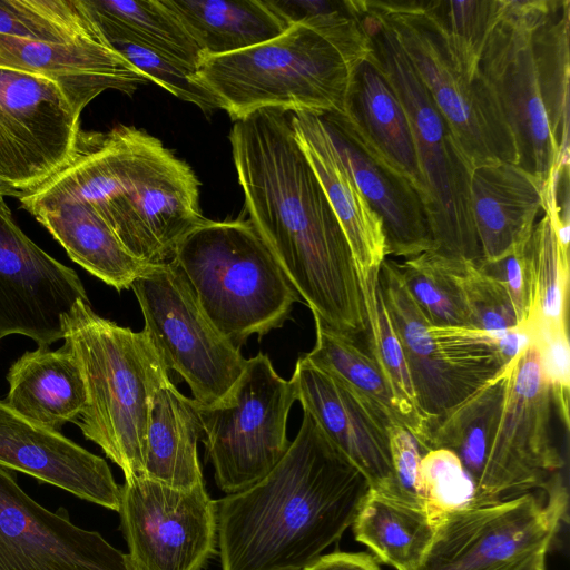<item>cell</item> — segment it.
Listing matches in <instances>:
<instances>
[{"mask_svg": "<svg viewBox=\"0 0 570 570\" xmlns=\"http://www.w3.org/2000/svg\"><path fill=\"white\" fill-rule=\"evenodd\" d=\"M351 71L328 40L297 22L254 47L204 57L196 77L236 121L261 109L343 112Z\"/></svg>", "mask_w": 570, "mask_h": 570, "instance_id": "7", "label": "cell"}, {"mask_svg": "<svg viewBox=\"0 0 570 570\" xmlns=\"http://www.w3.org/2000/svg\"><path fill=\"white\" fill-rule=\"evenodd\" d=\"M508 0H422L423 12L440 30L450 56L469 79L480 76V61Z\"/></svg>", "mask_w": 570, "mask_h": 570, "instance_id": "36", "label": "cell"}, {"mask_svg": "<svg viewBox=\"0 0 570 570\" xmlns=\"http://www.w3.org/2000/svg\"><path fill=\"white\" fill-rule=\"evenodd\" d=\"M314 322L315 346L304 357L346 382L391 424H401L392 392L370 354L361 350L352 335L327 326L317 316Z\"/></svg>", "mask_w": 570, "mask_h": 570, "instance_id": "37", "label": "cell"}, {"mask_svg": "<svg viewBox=\"0 0 570 570\" xmlns=\"http://www.w3.org/2000/svg\"><path fill=\"white\" fill-rule=\"evenodd\" d=\"M453 258L430 250L396 262L410 295L431 325L470 327L453 275Z\"/></svg>", "mask_w": 570, "mask_h": 570, "instance_id": "38", "label": "cell"}, {"mask_svg": "<svg viewBox=\"0 0 570 570\" xmlns=\"http://www.w3.org/2000/svg\"><path fill=\"white\" fill-rule=\"evenodd\" d=\"M547 551H537L514 559L494 570H546Z\"/></svg>", "mask_w": 570, "mask_h": 570, "instance_id": "47", "label": "cell"}, {"mask_svg": "<svg viewBox=\"0 0 570 570\" xmlns=\"http://www.w3.org/2000/svg\"><path fill=\"white\" fill-rule=\"evenodd\" d=\"M317 116L356 186L381 219L387 255L409 258L435 250L428 214L416 189L371 153L342 112Z\"/></svg>", "mask_w": 570, "mask_h": 570, "instance_id": "21", "label": "cell"}, {"mask_svg": "<svg viewBox=\"0 0 570 570\" xmlns=\"http://www.w3.org/2000/svg\"><path fill=\"white\" fill-rule=\"evenodd\" d=\"M234 165L249 220L314 316L354 335L365 304L348 240L291 122L261 109L234 121Z\"/></svg>", "mask_w": 570, "mask_h": 570, "instance_id": "1", "label": "cell"}, {"mask_svg": "<svg viewBox=\"0 0 570 570\" xmlns=\"http://www.w3.org/2000/svg\"><path fill=\"white\" fill-rule=\"evenodd\" d=\"M276 466L216 501L222 570H302L352 527L371 484L303 411Z\"/></svg>", "mask_w": 570, "mask_h": 570, "instance_id": "2", "label": "cell"}, {"mask_svg": "<svg viewBox=\"0 0 570 570\" xmlns=\"http://www.w3.org/2000/svg\"><path fill=\"white\" fill-rule=\"evenodd\" d=\"M120 490L121 531L135 570H203L217 550V507L204 483L178 489L141 476Z\"/></svg>", "mask_w": 570, "mask_h": 570, "instance_id": "16", "label": "cell"}, {"mask_svg": "<svg viewBox=\"0 0 570 570\" xmlns=\"http://www.w3.org/2000/svg\"><path fill=\"white\" fill-rule=\"evenodd\" d=\"M32 216L75 263L117 291L129 288L147 267L124 247L87 200H62L35 212Z\"/></svg>", "mask_w": 570, "mask_h": 570, "instance_id": "27", "label": "cell"}, {"mask_svg": "<svg viewBox=\"0 0 570 570\" xmlns=\"http://www.w3.org/2000/svg\"><path fill=\"white\" fill-rule=\"evenodd\" d=\"M567 512L568 491L560 476L547 490L443 513L416 570H494L548 551Z\"/></svg>", "mask_w": 570, "mask_h": 570, "instance_id": "13", "label": "cell"}, {"mask_svg": "<svg viewBox=\"0 0 570 570\" xmlns=\"http://www.w3.org/2000/svg\"><path fill=\"white\" fill-rule=\"evenodd\" d=\"M366 312L368 354L386 381L401 422L430 451L432 424L420 411L406 360L389 318L379 285V272L360 278Z\"/></svg>", "mask_w": 570, "mask_h": 570, "instance_id": "33", "label": "cell"}, {"mask_svg": "<svg viewBox=\"0 0 570 570\" xmlns=\"http://www.w3.org/2000/svg\"><path fill=\"white\" fill-rule=\"evenodd\" d=\"M514 358L433 422L430 450L452 451L474 487L480 481L499 425Z\"/></svg>", "mask_w": 570, "mask_h": 570, "instance_id": "31", "label": "cell"}, {"mask_svg": "<svg viewBox=\"0 0 570 570\" xmlns=\"http://www.w3.org/2000/svg\"><path fill=\"white\" fill-rule=\"evenodd\" d=\"M296 401L293 383L281 377L269 357L258 353L229 393L214 405H199L204 444L219 489L228 494L264 479L291 442L286 424Z\"/></svg>", "mask_w": 570, "mask_h": 570, "instance_id": "11", "label": "cell"}, {"mask_svg": "<svg viewBox=\"0 0 570 570\" xmlns=\"http://www.w3.org/2000/svg\"><path fill=\"white\" fill-rule=\"evenodd\" d=\"M453 275L471 328L498 333L520 326L504 287L479 265L453 258Z\"/></svg>", "mask_w": 570, "mask_h": 570, "instance_id": "40", "label": "cell"}, {"mask_svg": "<svg viewBox=\"0 0 570 570\" xmlns=\"http://www.w3.org/2000/svg\"><path fill=\"white\" fill-rule=\"evenodd\" d=\"M470 197L481 261L485 262L524 247L547 203L542 183L505 161L473 168Z\"/></svg>", "mask_w": 570, "mask_h": 570, "instance_id": "23", "label": "cell"}, {"mask_svg": "<svg viewBox=\"0 0 570 570\" xmlns=\"http://www.w3.org/2000/svg\"><path fill=\"white\" fill-rule=\"evenodd\" d=\"M379 285L406 360L420 411L433 426L442 413L508 363L500 354L494 333L431 325L405 287L396 261H383Z\"/></svg>", "mask_w": 570, "mask_h": 570, "instance_id": "10", "label": "cell"}, {"mask_svg": "<svg viewBox=\"0 0 570 570\" xmlns=\"http://www.w3.org/2000/svg\"><path fill=\"white\" fill-rule=\"evenodd\" d=\"M342 114L371 153L406 179L424 204L425 188L406 114L372 57L352 69Z\"/></svg>", "mask_w": 570, "mask_h": 570, "instance_id": "25", "label": "cell"}, {"mask_svg": "<svg viewBox=\"0 0 570 570\" xmlns=\"http://www.w3.org/2000/svg\"><path fill=\"white\" fill-rule=\"evenodd\" d=\"M357 4L371 40V57L396 94L411 127L434 252L479 264L482 254L470 197L472 169L394 36L362 0Z\"/></svg>", "mask_w": 570, "mask_h": 570, "instance_id": "8", "label": "cell"}, {"mask_svg": "<svg viewBox=\"0 0 570 570\" xmlns=\"http://www.w3.org/2000/svg\"><path fill=\"white\" fill-rule=\"evenodd\" d=\"M291 382L303 411L366 476L371 489L390 494L394 471L387 419L342 379L304 356L297 360Z\"/></svg>", "mask_w": 570, "mask_h": 570, "instance_id": "19", "label": "cell"}, {"mask_svg": "<svg viewBox=\"0 0 570 570\" xmlns=\"http://www.w3.org/2000/svg\"><path fill=\"white\" fill-rule=\"evenodd\" d=\"M537 346L543 376L551 387L556 413L569 430L570 346L568 331L539 332L530 336Z\"/></svg>", "mask_w": 570, "mask_h": 570, "instance_id": "43", "label": "cell"}, {"mask_svg": "<svg viewBox=\"0 0 570 570\" xmlns=\"http://www.w3.org/2000/svg\"><path fill=\"white\" fill-rule=\"evenodd\" d=\"M295 135L348 240L358 277L379 272L387 256L379 216L356 186L335 150L321 118L312 112H289Z\"/></svg>", "mask_w": 570, "mask_h": 570, "instance_id": "24", "label": "cell"}, {"mask_svg": "<svg viewBox=\"0 0 570 570\" xmlns=\"http://www.w3.org/2000/svg\"><path fill=\"white\" fill-rule=\"evenodd\" d=\"M568 0H508L480 72L512 136L517 165L543 185L569 164Z\"/></svg>", "mask_w": 570, "mask_h": 570, "instance_id": "4", "label": "cell"}, {"mask_svg": "<svg viewBox=\"0 0 570 570\" xmlns=\"http://www.w3.org/2000/svg\"><path fill=\"white\" fill-rule=\"evenodd\" d=\"M0 35L50 43L107 41L83 0H0Z\"/></svg>", "mask_w": 570, "mask_h": 570, "instance_id": "35", "label": "cell"}, {"mask_svg": "<svg viewBox=\"0 0 570 570\" xmlns=\"http://www.w3.org/2000/svg\"><path fill=\"white\" fill-rule=\"evenodd\" d=\"M387 432L394 484L392 492L385 495L426 509L419 482L420 463L425 452L401 424L389 425Z\"/></svg>", "mask_w": 570, "mask_h": 570, "instance_id": "44", "label": "cell"}, {"mask_svg": "<svg viewBox=\"0 0 570 570\" xmlns=\"http://www.w3.org/2000/svg\"><path fill=\"white\" fill-rule=\"evenodd\" d=\"M31 499L0 464V570H135L127 553Z\"/></svg>", "mask_w": 570, "mask_h": 570, "instance_id": "18", "label": "cell"}, {"mask_svg": "<svg viewBox=\"0 0 570 570\" xmlns=\"http://www.w3.org/2000/svg\"><path fill=\"white\" fill-rule=\"evenodd\" d=\"M171 263L210 323L239 348L282 327L299 301L249 219H205L178 243Z\"/></svg>", "mask_w": 570, "mask_h": 570, "instance_id": "6", "label": "cell"}, {"mask_svg": "<svg viewBox=\"0 0 570 570\" xmlns=\"http://www.w3.org/2000/svg\"><path fill=\"white\" fill-rule=\"evenodd\" d=\"M204 57L228 55L282 35L289 24L268 0H160Z\"/></svg>", "mask_w": 570, "mask_h": 570, "instance_id": "29", "label": "cell"}, {"mask_svg": "<svg viewBox=\"0 0 570 570\" xmlns=\"http://www.w3.org/2000/svg\"><path fill=\"white\" fill-rule=\"evenodd\" d=\"M78 299L89 302L77 273L21 230L0 196V340L20 334L49 347Z\"/></svg>", "mask_w": 570, "mask_h": 570, "instance_id": "17", "label": "cell"}, {"mask_svg": "<svg viewBox=\"0 0 570 570\" xmlns=\"http://www.w3.org/2000/svg\"><path fill=\"white\" fill-rule=\"evenodd\" d=\"M204 434L194 399L168 382L153 397L144 456L145 478L191 489L203 481L197 442Z\"/></svg>", "mask_w": 570, "mask_h": 570, "instance_id": "28", "label": "cell"}, {"mask_svg": "<svg viewBox=\"0 0 570 570\" xmlns=\"http://www.w3.org/2000/svg\"><path fill=\"white\" fill-rule=\"evenodd\" d=\"M106 40L121 39L154 50L196 71L200 48L160 0H83Z\"/></svg>", "mask_w": 570, "mask_h": 570, "instance_id": "32", "label": "cell"}, {"mask_svg": "<svg viewBox=\"0 0 570 570\" xmlns=\"http://www.w3.org/2000/svg\"><path fill=\"white\" fill-rule=\"evenodd\" d=\"M65 344L76 356L87 403L77 425L124 472L145 476L144 456L155 393L170 382L146 332H134L96 314L78 299L63 316Z\"/></svg>", "mask_w": 570, "mask_h": 570, "instance_id": "5", "label": "cell"}, {"mask_svg": "<svg viewBox=\"0 0 570 570\" xmlns=\"http://www.w3.org/2000/svg\"><path fill=\"white\" fill-rule=\"evenodd\" d=\"M302 570H381L367 553L334 552L322 554Z\"/></svg>", "mask_w": 570, "mask_h": 570, "instance_id": "46", "label": "cell"}, {"mask_svg": "<svg viewBox=\"0 0 570 570\" xmlns=\"http://www.w3.org/2000/svg\"><path fill=\"white\" fill-rule=\"evenodd\" d=\"M291 26L302 22L328 40L353 69L372 53L356 0H268Z\"/></svg>", "mask_w": 570, "mask_h": 570, "instance_id": "39", "label": "cell"}, {"mask_svg": "<svg viewBox=\"0 0 570 570\" xmlns=\"http://www.w3.org/2000/svg\"><path fill=\"white\" fill-rule=\"evenodd\" d=\"M394 36L448 122L471 169L518 161L514 142L497 99L480 72L463 75L422 0H362Z\"/></svg>", "mask_w": 570, "mask_h": 570, "instance_id": "9", "label": "cell"}, {"mask_svg": "<svg viewBox=\"0 0 570 570\" xmlns=\"http://www.w3.org/2000/svg\"><path fill=\"white\" fill-rule=\"evenodd\" d=\"M108 42L149 81L163 87L175 97L197 106L205 115L220 109L212 91L197 79L196 71L127 40L111 39Z\"/></svg>", "mask_w": 570, "mask_h": 570, "instance_id": "42", "label": "cell"}, {"mask_svg": "<svg viewBox=\"0 0 570 570\" xmlns=\"http://www.w3.org/2000/svg\"><path fill=\"white\" fill-rule=\"evenodd\" d=\"M67 199L89 202L146 266L171 262L183 237L206 219L190 166L158 138L125 125L81 130L69 163L19 198L31 215Z\"/></svg>", "mask_w": 570, "mask_h": 570, "instance_id": "3", "label": "cell"}, {"mask_svg": "<svg viewBox=\"0 0 570 570\" xmlns=\"http://www.w3.org/2000/svg\"><path fill=\"white\" fill-rule=\"evenodd\" d=\"M419 482L426 509L436 521L443 513L474 504V483L450 450L433 449L422 456Z\"/></svg>", "mask_w": 570, "mask_h": 570, "instance_id": "41", "label": "cell"}, {"mask_svg": "<svg viewBox=\"0 0 570 570\" xmlns=\"http://www.w3.org/2000/svg\"><path fill=\"white\" fill-rule=\"evenodd\" d=\"M552 391L530 342L514 358L505 400L473 505L547 490L564 466L553 429Z\"/></svg>", "mask_w": 570, "mask_h": 570, "instance_id": "14", "label": "cell"}, {"mask_svg": "<svg viewBox=\"0 0 570 570\" xmlns=\"http://www.w3.org/2000/svg\"><path fill=\"white\" fill-rule=\"evenodd\" d=\"M543 213L527 245L533 297L529 317L520 327L529 336L539 332L568 331L569 255L559 245L549 203Z\"/></svg>", "mask_w": 570, "mask_h": 570, "instance_id": "34", "label": "cell"}, {"mask_svg": "<svg viewBox=\"0 0 570 570\" xmlns=\"http://www.w3.org/2000/svg\"><path fill=\"white\" fill-rule=\"evenodd\" d=\"M0 464L109 510H119L121 490L102 458L59 431L27 419L1 400Z\"/></svg>", "mask_w": 570, "mask_h": 570, "instance_id": "20", "label": "cell"}, {"mask_svg": "<svg viewBox=\"0 0 570 570\" xmlns=\"http://www.w3.org/2000/svg\"><path fill=\"white\" fill-rule=\"evenodd\" d=\"M144 331L166 368L186 381L199 405L220 402L240 376V348L210 323L180 271L171 263L147 266L130 286Z\"/></svg>", "mask_w": 570, "mask_h": 570, "instance_id": "12", "label": "cell"}, {"mask_svg": "<svg viewBox=\"0 0 570 570\" xmlns=\"http://www.w3.org/2000/svg\"><path fill=\"white\" fill-rule=\"evenodd\" d=\"M80 115L52 80L0 62V179L28 193L60 171Z\"/></svg>", "mask_w": 570, "mask_h": 570, "instance_id": "15", "label": "cell"}, {"mask_svg": "<svg viewBox=\"0 0 570 570\" xmlns=\"http://www.w3.org/2000/svg\"><path fill=\"white\" fill-rule=\"evenodd\" d=\"M436 520L423 507L371 489L353 524L355 540L395 570H416L435 532Z\"/></svg>", "mask_w": 570, "mask_h": 570, "instance_id": "30", "label": "cell"}, {"mask_svg": "<svg viewBox=\"0 0 570 570\" xmlns=\"http://www.w3.org/2000/svg\"><path fill=\"white\" fill-rule=\"evenodd\" d=\"M23 193L24 191L19 189L18 187L0 179V196L17 197L19 199L23 195Z\"/></svg>", "mask_w": 570, "mask_h": 570, "instance_id": "48", "label": "cell"}, {"mask_svg": "<svg viewBox=\"0 0 570 570\" xmlns=\"http://www.w3.org/2000/svg\"><path fill=\"white\" fill-rule=\"evenodd\" d=\"M0 62L52 80L79 114L106 90L131 95L149 81L108 41L50 43L0 35Z\"/></svg>", "mask_w": 570, "mask_h": 570, "instance_id": "22", "label": "cell"}, {"mask_svg": "<svg viewBox=\"0 0 570 570\" xmlns=\"http://www.w3.org/2000/svg\"><path fill=\"white\" fill-rule=\"evenodd\" d=\"M527 245L498 261H481L476 264L483 272L497 279L504 287L520 326H522L529 317L533 297L531 264Z\"/></svg>", "mask_w": 570, "mask_h": 570, "instance_id": "45", "label": "cell"}, {"mask_svg": "<svg viewBox=\"0 0 570 570\" xmlns=\"http://www.w3.org/2000/svg\"><path fill=\"white\" fill-rule=\"evenodd\" d=\"M9 406L27 419L59 431L77 422L87 403L80 365L69 350L38 347L23 353L7 374Z\"/></svg>", "mask_w": 570, "mask_h": 570, "instance_id": "26", "label": "cell"}]
</instances>
